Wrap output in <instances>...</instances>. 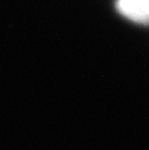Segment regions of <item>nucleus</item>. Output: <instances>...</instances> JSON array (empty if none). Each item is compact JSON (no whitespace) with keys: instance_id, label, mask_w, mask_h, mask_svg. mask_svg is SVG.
Returning <instances> with one entry per match:
<instances>
[{"instance_id":"nucleus-2","label":"nucleus","mask_w":149,"mask_h":150,"mask_svg":"<svg viewBox=\"0 0 149 150\" xmlns=\"http://www.w3.org/2000/svg\"><path fill=\"white\" fill-rule=\"evenodd\" d=\"M141 2H142V6L144 7L145 12L149 14V0H141Z\"/></svg>"},{"instance_id":"nucleus-1","label":"nucleus","mask_w":149,"mask_h":150,"mask_svg":"<svg viewBox=\"0 0 149 150\" xmlns=\"http://www.w3.org/2000/svg\"><path fill=\"white\" fill-rule=\"evenodd\" d=\"M116 7L124 18L131 21L138 23L149 22V14L143 8L141 0H116Z\"/></svg>"}]
</instances>
